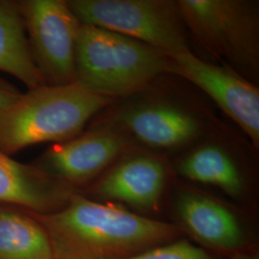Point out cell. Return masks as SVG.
<instances>
[{
	"label": "cell",
	"instance_id": "cell-1",
	"mask_svg": "<svg viewBox=\"0 0 259 259\" xmlns=\"http://www.w3.org/2000/svg\"><path fill=\"white\" fill-rule=\"evenodd\" d=\"M29 212L47 232L54 259L127 258L183 234L176 224L149 219L77 193L58 211Z\"/></svg>",
	"mask_w": 259,
	"mask_h": 259
},
{
	"label": "cell",
	"instance_id": "cell-2",
	"mask_svg": "<svg viewBox=\"0 0 259 259\" xmlns=\"http://www.w3.org/2000/svg\"><path fill=\"white\" fill-rule=\"evenodd\" d=\"M113 98L90 93L77 83L29 90L0 111V151L9 156L44 142L75 138Z\"/></svg>",
	"mask_w": 259,
	"mask_h": 259
},
{
	"label": "cell",
	"instance_id": "cell-3",
	"mask_svg": "<svg viewBox=\"0 0 259 259\" xmlns=\"http://www.w3.org/2000/svg\"><path fill=\"white\" fill-rule=\"evenodd\" d=\"M168 57L120 34L81 25L75 52L74 83L90 93L114 98L143 90L166 72Z\"/></svg>",
	"mask_w": 259,
	"mask_h": 259
},
{
	"label": "cell",
	"instance_id": "cell-4",
	"mask_svg": "<svg viewBox=\"0 0 259 259\" xmlns=\"http://www.w3.org/2000/svg\"><path fill=\"white\" fill-rule=\"evenodd\" d=\"M185 27L208 52L239 74L255 77L259 19L255 3L243 0H179Z\"/></svg>",
	"mask_w": 259,
	"mask_h": 259
},
{
	"label": "cell",
	"instance_id": "cell-5",
	"mask_svg": "<svg viewBox=\"0 0 259 259\" xmlns=\"http://www.w3.org/2000/svg\"><path fill=\"white\" fill-rule=\"evenodd\" d=\"M67 4L83 25L134 38L167 57L190 51L177 1L72 0Z\"/></svg>",
	"mask_w": 259,
	"mask_h": 259
},
{
	"label": "cell",
	"instance_id": "cell-6",
	"mask_svg": "<svg viewBox=\"0 0 259 259\" xmlns=\"http://www.w3.org/2000/svg\"><path fill=\"white\" fill-rule=\"evenodd\" d=\"M19 8L32 59L45 83H74L75 52L82 23L67 1L28 0Z\"/></svg>",
	"mask_w": 259,
	"mask_h": 259
},
{
	"label": "cell",
	"instance_id": "cell-7",
	"mask_svg": "<svg viewBox=\"0 0 259 259\" xmlns=\"http://www.w3.org/2000/svg\"><path fill=\"white\" fill-rule=\"evenodd\" d=\"M166 73L179 75L207 93L249 137L259 144V90L231 66L204 62L185 51L168 57Z\"/></svg>",
	"mask_w": 259,
	"mask_h": 259
},
{
	"label": "cell",
	"instance_id": "cell-8",
	"mask_svg": "<svg viewBox=\"0 0 259 259\" xmlns=\"http://www.w3.org/2000/svg\"><path fill=\"white\" fill-rule=\"evenodd\" d=\"M127 146L128 140L121 132L102 127L56 143L37 159L34 166L74 187L100 174Z\"/></svg>",
	"mask_w": 259,
	"mask_h": 259
},
{
	"label": "cell",
	"instance_id": "cell-9",
	"mask_svg": "<svg viewBox=\"0 0 259 259\" xmlns=\"http://www.w3.org/2000/svg\"><path fill=\"white\" fill-rule=\"evenodd\" d=\"M74 194L73 186L0 151V204L47 214L63 208Z\"/></svg>",
	"mask_w": 259,
	"mask_h": 259
},
{
	"label": "cell",
	"instance_id": "cell-10",
	"mask_svg": "<svg viewBox=\"0 0 259 259\" xmlns=\"http://www.w3.org/2000/svg\"><path fill=\"white\" fill-rule=\"evenodd\" d=\"M165 185L163 165L150 157H134L113 167L93 186V193L140 209L156 208Z\"/></svg>",
	"mask_w": 259,
	"mask_h": 259
},
{
	"label": "cell",
	"instance_id": "cell-11",
	"mask_svg": "<svg viewBox=\"0 0 259 259\" xmlns=\"http://www.w3.org/2000/svg\"><path fill=\"white\" fill-rule=\"evenodd\" d=\"M177 212L197 240L228 255L243 250L245 235L234 214L204 195L185 191L178 196Z\"/></svg>",
	"mask_w": 259,
	"mask_h": 259
},
{
	"label": "cell",
	"instance_id": "cell-12",
	"mask_svg": "<svg viewBox=\"0 0 259 259\" xmlns=\"http://www.w3.org/2000/svg\"><path fill=\"white\" fill-rule=\"evenodd\" d=\"M114 120L143 143L158 148L181 146L200 133V125L193 116L162 104L131 107L121 111Z\"/></svg>",
	"mask_w": 259,
	"mask_h": 259
},
{
	"label": "cell",
	"instance_id": "cell-13",
	"mask_svg": "<svg viewBox=\"0 0 259 259\" xmlns=\"http://www.w3.org/2000/svg\"><path fill=\"white\" fill-rule=\"evenodd\" d=\"M0 71L29 90L46 84L31 56L19 4L9 1H0Z\"/></svg>",
	"mask_w": 259,
	"mask_h": 259
},
{
	"label": "cell",
	"instance_id": "cell-14",
	"mask_svg": "<svg viewBox=\"0 0 259 259\" xmlns=\"http://www.w3.org/2000/svg\"><path fill=\"white\" fill-rule=\"evenodd\" d=\"M0 259H53L47 232L27 210L0 204Z\"/></svg>",
	"mask_w": 259,
	"mask_h": 259
},
{
	"label": "cell",
	"instance_id": "cell-15",
	"mask_svg": "<svg viewBox=\"0 0 259 259\" xmlns=\"http://www.w3.org/2000/svg\"><path fill=\"white\" fill-rule=\"evenodd\" d=\"M182 176L221 188L233 197L242 194L244 181L239 169L224 150L207 145L195 150L178 165Z\"/></svg>",
	"mask_w": 259,
	"mask_h": 259
},
{
	"label": "cell",
	"instance_id": "cell-16",
	"mask_svg": "<svg viewBox=\"0 0 259 259\" xmlns=\"http://www.w3.org/2000/svg\"><path fill=\"white\" fill-rule=\"evenodd\" d=\"M123 259H213L204 249L189 241L178 239Z\"/></svg>",
	"mask_w": 259,
	"mask_h": 259
},
{
	"label": "cell",
	"instance_id": "cell-17",
	"mask_svg": "<svg viewBox=\"0 0 259 259\" xmlns=\"http://www.w3.org/2000/svg\"><path fill=\"white\" fill-rule=\"evenodd\" d=\"M21 95L22 93H19L15 87L0 79V111L17 102Z\"/></svg>",
	"mask_w": 259,
	"mask_h": 259
},
{
	"label": "cell",
	"instance_id": "cell-18",
	"mask_svg": "<svg viewBox=\"0 0 259 259\" xmlns=\"http://www.w3.org/2000/svg\"><path fill=\"white\" fill-rule=\"evenodd\" d=\"M231 259H259L258 251L248 250L246 249L235 251L229 254Z\"/></svg>",
	"mask_w": 259,
	"mask_h": 259
},
{
	"label": "cell",
	"instance_id": "cell-19",
	"mask_svg": "<svg viewBox=\"0 0 259 259\" xmlns=\"http://www.w3.org/2000/svg\"><path fill=\"white\" fill-rule=\"evenodd\" d=\"M53 259H54V258H53Z\"/></svg>",
	"mask_w": 259,
	"mask_h": 259
}]
</instances>
